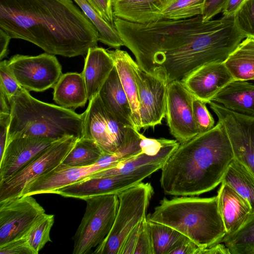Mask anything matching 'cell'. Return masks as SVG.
Returning a JSON list of instances; mask_svg holds the SVG:
<instances>
[{"mask_svg": "<svg viewBox=\"0 0 254 254\" xmlns=\"http://www.w3.org/2000/svg\"><path fill=\"white\" fill-rule=\"evenodd\" d=\"M0 29L68 58L86 55L99 41L96 27L72 0H0Z\"/></svg>", "mask_w": 254, "mask_h": 254, "instance_id": "obj_1", "label": "cell"}, {"mask_svg": "<svg viewBox=\"0 0 254 254\" xmlns=\"http://www.w3.org/2000/svg\"><path fill=\"white\" fill-rule=\"evenodd\" d=\"M245 38L234 16L162 20L152 39L154 70H160L168 83L181 80L201 66L224 63Z\"/></svg>", "mask_w": 254, "mask_h": 254, "instance_id": "obj_2", "label": "cell"}, {"mask_svg": "<svg viewBox=\"0 0 254 254\" xmlns=\"http://www.w3.org/2000/svg\"><path fill=\"white\" fill-rule=\"evenodd\" d=\"M234 155L223 125L180 143L163 165L160 184L165 193L194 196L221 183Z\"/></svg>", "mask_w": 254, "mask_h": 254, "instance_id": "obj_3", "label": "cell"}, {"mask_svg": "<svg viewBox=\"0 0 254 254\" xmlns=\"http://www.w3.org/2000/svg\"><path fill=\"white\" fill-rule=\"evenodd\" d=\"M9 103L10 121L7 142L13 138L25 136L54 140L82 136V114L40 101L23 88Z\"/></svg>", "mask_w": 254, "mask_h": 254, "instance_id": "obj_4", "label": "cell"}, {"mask_svg": "<svg viewBox=\"0 0 254 254\" xmlns=\"http://www.w3.org/2000/svg\"><path fill=\"white\" fill-rule=\"evenodd\" d=\"M147 219L173 228L201 249L221 243L226 235L217 196L164 198Z\"/></svg>", "mask_w": 254, "mask_h": 254, "instance_id": "obj_5", "label": "cell"}, {"mask_svg": "<svg viewBox=\"0 0 254 254\" xmlns=\"http://www.w3.org/2000/svg\"><path fill=\"white\" fill-rule=\"evenodd\" d=\"M153 189L149 183H140L118 194L119 206L112 227L93 254H119L127 235L146 214Z\"/></svg>", "mask_w": 254, "mask_h": 254, "instance_id": "obj_6", "label": "cell"}, {"mask_svg": "<svg viewBox=\"0 0 254 254\" xmlns=\"http://www.w3.org/2000/svg\"><path fill=\"white\" fill-rule=\"evenodd\" d=\"M85 211L72 238L73 254H87L96 248L109 233L117 214L118 194L92 196L85 200Z\"/></svg>", "mask_w": 254, "mask_h": 254, "instance_id": "obj_7", "label": "cell"}, {"mask_svg": "<svg viewBox=\"0 0 254 254\" xmlns=\"http://www.w3.org/2000/svg\"><path fill=\"white\" fill-rule=\"evenodd\" d=\"M82 115V137L95 141L105 154L116 153L138 135L139 131L120 122L105 109L98 94Z\"/></svg>", "mask_w": 254, "mask_h": 254, "instance_id": "obj_8", "label": "cell"}, {"mask_svg": "<svg viewBox=\"0 0 254 254\" xmlns=\"http://www.w3.org/2000/svg\"><path fill=\"white\" fill-rule=\"evenodd\" d=\"M78 138L70 136L55 142L14 175L0 183V202L20 197L29 183L60 165Z\"/></svg>", "mask_w": 254, "mask_h": 254, "instance_id": "obj_9", "label": "cell"}, {"mask_svg": "<svg viewBox=\"0 0 254 254\" xmlns=\"http://www.w3.org/2000/svg\"><path fill=\"white\" fill-rule=\"evenodd\" d=\"M7 64L19 85L28 92L53 88L63 74L55 56L46 53L37 56L15 55Z\"/></svg>", "mask_w": 254, "mask_h": 254, "instance_id": "obj_10", "label": "cell"}, {"mask_svg": "<svg viewBox=\"0 0 254 254\" xmlns=\"http://www.w3.org/2000/svg\"><path fill=\"white\" fill-rule=\"evenodd\" d=\"M139 97L141 128L146 129L162 124L166 116L168 82L159 69L153 72L143 70L135 65Z\"/></svg>", "mask_w": 254, "mask_h": 254, "instance_id": "obj_11", "label": "cell"}, {"mask_svg": "<svg viewBox=\"0 0 254 254\" xmlns=\"http://www.w3.org/2000/svg\"><path fill=\"white\" fill-rule=\"evenodd\" d=\"M208 104L225 128L234 158L254 174V117L233 112L212 101Z\"/></svg>", "mask_w": 254, "mask_h": 254, "instance_id": "obj_12", "label": "cell"}, {"mask_svg": "<svg viewBox=\"0 0 254 254\" xmlns=\"http://www.w3.org/2000/svg\"><path fill=\"white\" fill-rule=\"evenodd\" d=\"M194 98L181 80L169 83L165 117L171 134L180 143L198 134L192 110Z\"/></svg>", "mask_w": 254, "mask_h": 254, "instance_id": "obj_13", "label": "cell"}, {"mask_svg": "<svg viewBox=\"0 0 254 254\" xmlns=\"http://www.w3.org/2000/svg\"><path fill=\"white\" fill-rule=\"evenodd\" d=\"M45 213L33 195L0 202V246L22 236Z\"/></svg>", "mask_w": 254, "mask_h": 254, "instance_id": "obj_14", "label": "cell"}, {"mask_svg": "<svg viewBox=\"0 0 254 254\" xmlns=\"http://www.w3.org/2000/svg\"><path fill=\"white\" fill-rule=\"evenodd\" d=\"M156 171V170L150 169L127 176L85 178L60 189L55 194L84 200L97 195L118 194L142 182Z\"/></svg>", "mask_w": 254, "mask_h": 254, "instance_id": "obj_15", "label": "cell"}, {"mask_svg": "<svg viewBox=\"0 0 254 254\" xmlns=\"http://www.w3.org/2000/svg\"><path fill=\"white\" fill-rule=\"evenodd\" d=\"M58 140L34 136L13 138L7 141L0 157V183L14 175Z\"/></svg>", "mask_w": 254, "mask_h": 254, "instance_id": "obj_16", "label": "cell"}, {"mask_svg": "<svg viewBox=\"0 0 254 254\" xmlns=\"http://www.w3.org/2000/svg\"><path fill=\"white\" fill-rule=\"evenodd\" d=\"M101 157L94 164L82 167L62 165L29 183L21 196L43 193H54L61 188L84 179L92 174L109 168Z\"/></svg>", "mask_w": 254, "mask_h": 254, "instance_id": "obj_17", "label": "cell"}, {"mask_svg": "<svg viewBox=\"0 0 254 254\" xmlns=\"http://www.w3.org/2000/svg\"><path fill=\"white\" fill-rule=\"evenodd\" d=\"M234 80L224 63L206 64L181 81L193 96L208 104L223 88Z\"/></svg>", "mask_w": 254, "mask_h": 254, "instance_id": "obj_18", "label": "cell"}, {"mask_svg": "<svg viewBox=\"0 0 254 254\" xmlns=\"http://www.w3.org/2000/svg\"><path fill=\"white\" fill-rule=\"evenodd\" d=\"M226 235L238 230L252 213L248 202L227 184L221 182L216 195Z\"/></svg>", "mask_w": 254, "mask_h": 254, "instance_id": "obj_19", "label": "cell"}, {"mask_svg": "<svg viewBox=\"0 0 254 254\" xmlns=\"http://www.w3.org/2000/svg\"><path fill=\"white\" fill-rule=\"evenodd\" d=\"M98 94L108 112L120 122L135 128L130 103L115 65Z\"/></svg>", "mask_w": 254, "mask_h": 254, "instance_id": "obj_20", "label": "cell"}, {"mask_svg": "<svg viewBox=\"0 0 254 254\" xmlns=\"http://www.w3.org/2000/svg\"><path fill=\"white\" fill-rule=\"evenodd\" d=\"M86 55L81 73L90 100L98 93L115 66V63L108 51L102 47L91 48Z\"/></svg>", "mask_w": 254, "mask_h": 254, "instance_id": "obj_21", "label": "cell"}, {"mask_svg": "<svg viewBox=\"0 0 254 254\" xmlns=\"http://www.w3.org/2000/svg\"><path fill=\"white\" fill-rule=\"evenodd\" d=\"M174 0H113L115 17L144 23L159 20L161 13Z\"/></svg>", "mask_w": 254, "mask_h": 254, "instance_id": "obj_22", "label": "cell"}, {"mask_svg": "<svg viewBox=\"0 0 254 254\" xmlns=\"http://www.w3.org/2000/svg\"><path fill=\"white\" fill-rule=\"evenodd\" d=\"M108 52L113 59L123 87L130 103L134 127L139 131L141 128L138 87L135 75L136 62L127 51L116 49Z\"/></svg>", "mask_w": 254, "mask_h": 254, "instance_id": "obj_23", "label": "cell"}, {"mask_svg": "<svg viewBox=\"0 0 254 254\" xmlns=\"http://www.w3.org/2000/svg\"><path fill=\"white\" fill-rule=\"evenodd\" d=\"M233 112L254 117V84L233 80L211 100Z\"/></svg>", "mask_w": 254, "mask_h": 254, "instance_id": "obj_24", "label": "cell"}, {"mask_svg": "<svg viewBox=\"0 0 254 254\" xmlns=\"http://www.w3.org/2000/svg\"><path fill=\"white\" fill-rule=\"evenodd\" d=\"M53 100L59 106L70 109L84 106L88 99L81 73L63 74L53 87Z\"/></svg>", "mask_w": 254, "mask_h": 254, "instance_id": "obj_25", "label": "cell"}, {"mask_svg": "<svg viewBox=\"0 0 254 254\" xmlns=\"http://www.w3.org/2000/svg\"><path fill=\"white\" fill-rule=\"evenodd\" d=\"M224 64L234 80H254V38H245Z\"/></svg>", "mask_w": 254, "mask_h": 254, "instance_id": "obj_26", "label": "cell"}, {"mask_svg": "<svg viewBox=\"0 0 254 254\" xmlns=\"http://www.w3.org/2000/svg\"><path fill=\"white\" fill-rule=\"evenodd\" d=\"M249 203L254 212V174L236 159L228 167L222 180Z\"/></svg>", "mask_w": 254, "mask_h": 254, "instance_id": "obj_27", "label": "cell"}, {"mask_svg": "<svg viewBox=\"0 0 254 254\" xmlns=\"http://www.w3.org/2000/svg\"><path fill=\"white\" fill-rule=\"evenodd\" d=\"M104 153L92 139L81 137L65 157L61 164L70 167H82L95 164Z\"/></svg>", "mask_w": 254, "mask_h": 254, "instance_id": "obj_28", "label": "cell"}, {"mask_svg": "<svg viewBox=\"0 0 254 254\" xmlns=\"http://www.w3.org/2000/svg\"><path fill=\"white\" fill-rule=\"evenodd\" d=\"M95 26L99 41L113 48L124 46L115 27L105 20L86 0H73Z\"/></svg>", "mask_w": 254, "mask_h": 254, "instance_id": "obj_29", "label": "cell"}, {"mask_svg": "<svg viewBox=\"0 0 254 254\" xmlns=\"http://www.w3.org/2000/svg\"><path fill=\"white\" fill-rule=\"evenodd\" d=\"M221 242L231 254H254V212L238 230L226 235Z\"/></svg>", "mask_w": 254, "mask_h": 254, "instance_id": "obj_30", "label": "cell"}, {"mask_svg": "<svg viewBox=\"0 0 254 254\" xmlns=\"http://www.w3.org/2000/svg\"><path fill=\"white\" fill-rule=\"evenodd\" d=\"M148 222L154 254H169L186 237L179 232L167 225L148 220Z\"/></svg>", "mask_w": 254, "mask_h": 254, "instance_id": "obj_31", "label": "cell"}, {"mask_svg": "<svg viewBox=\"0 0 254 254\" xmlns=\"http://www.w3.org/2000/svg\"><path fill=\"white\" fill-rule=\"evenodd\" d=\"M205 2V0H174L162 11L159 20L185 19L202 15Z\"/></svg>", "mask_w": 254, "mask_h": 254, "instance_id": "obj_32", "label": "cell"}, {"mask_svg": "<svg viewBox=\"0 0 254 254\" xmlns=\"http://www.w3.org/2000/svg\"><path fill=\"white\" fill-rule=\"evenodd\" d=\"M55 216L46 213L40 216L24 234L28 239L35 254L49 242H51L50 234L54 223Z\"/></svg>", "mask_w": 254, "mask_h": 254, "instance_id": "obj_33", "label": "cell"}, {"mask_svg": "<svg viewBox=\"0 0 254 254\" xmlns=\"http://www.w3.org/2000/svg\"><path fill=\"white\" fill-rule=\"evenodd\" d=\"M234 17L237 28L245 37L254 38V0H245Z\"/></svg>", "mask_w": 254, "mask_h": 254, "instance_id": "obj_34", "label": "cell"}, {"mask_svg": "<svg viewBox=\"0 0 254 254\" xmlns=\"http://www.w3.org/2000/svg\"><path fill=\"white\" fill-rule=\"evenodd\" d=\"M206 104L195 97L193 100V117L198 134L207 131L215 126L214 118L208 110Z\"/></svg>", "mask_w": 254, "mask_h": 254, "instance_id": "obj_35", "label": "cell"}, {"mask_svg": "<svg viewBox=\"0 0 254 254\" xmlns=\"http://www.w3.org/2000/svg\"><path fill=\"white\" fill-rule=\"evenodd\" d=\"M22 89L8 67L7 60L0 61V89L4 93L8 102Z\"/></svg>", "mask_w": 254, "mask_h": 254, "instance_id": "obj_36", "label": "cell"}, {"mask_svg": "<svg viewBox=\"0 0 254 254\" xmlns=\"http://www.w3.org/2000/svg\"><path fill=\"white\" fill-rule=\"evenodd\" d=\"M133 254H154L150 228L146 217L140 223L139 232Z\"/></svg>", "mask_w": 254, "mask_h": 254, "instance_id": "obj_37", "label": "cell"}, {"mask_svg": "<svg viewBox=\"0 0 254 254\" xmlns=\"http://www.w3.org/2000/svg\"><path fill=\"white\" fill-rule=\"evenodd\" d=\"M0 254H35L26 235L0 246Z\"/></svg>", "mask_w": 254, "mask_h": 254, "instance_id": "obj_38", "label": "cell"}, {"mask_svg": "<svg viewBox=\"0 0 254 254\" xmlns=\"http://www.w3.org/2000/svg\"><path fill=\"white\" fill-rule=\"evenodd\" d=\"M139 136V145L142 152L150 156L156 155L163 147L171 144L177 140L164 138H147L140 132Z\"/></svg>", "mask_w": 254, "mask_h": 254, "instance_id": "obj_39", "label": "cell"}, {"mask_svg": "<svg viewBox=\"0 0 254 254\" xmlns=\"http://www.w3.org/2000/svg\"><path fill=\"white\" fill-rule=\"evenodd\" d=\"M107 22L115 26L113 0H86Z\"/></svg>", "mask_w": 254, "mask_h": 254, "instance_id": "obj_40", "label": "cell"}, {"mask_svg": "<svg viewBox=\"0 0 254 254\" xmlns=\"http://www.w3.org/2000/svg\"><path fill=\"white\" fill-rule=\"evenodd\" d=\"M227 0H205L202 18L203 21L212 19L222 11Z\"/></svg>", "mask_w": 254, "mask_h": 254, "instance_id": "obj_41", "label": "cell"}, {"mask_svg": "<svg viewBox=\"0 0 254 254\" xmlns=\"http://www.w3.org/2000/svg\"><path fill=\"white\" fill-rule=\"evenodd\" d=\"M10 114H0V157L4 151L7 143Z\"/></svg>", "mask_w": 254, "mask_h": 254, "instance_id": "obj_42", "label": "cell"}, {"mask_svg": "<svg viewBox=\"0 0 254 254\" xmlns=\"http://www.w3.org/2000/svg\"><path fill=\"white\" fill-rule=\"evenodd\" d=\"M199 249L194 243L186 237L169 254H197Z\"/></svg>", "mask_w": 254, "mask_h": 254, "instance_id": "obj_43", "label": "cell"}, {"mask_svg": "<svg viewBox=\"0 0 254 254\" xmlns=\"http://www.w3.org/2000/svg\"><path fill=\"white\" fill-rule=\"evenodd\" d=\"M245 0H227L222 12L223 16H234Z\"/></svg>", "mask_w": 254, "mask_h": 254, "instance_id": "obj_44", "label": "cell"}, {"mask_svg": "<svg viewBox=\"0 0 254 254\" xmlns=\"http://www.w3.org/2000/svg\"><path fill=\"white\" fill-rule=\"evenodd\" d=\"M197 254H231L229 249L221 242L212 246L199 249Z\"/></svg>", "mask_w": 254, "mask_h": 254, "instance_id": "obj_45", "label": "cell"}, {"mask_svg": "<svg viewBox=\"0 0 254 254\" xmlns=\"http://www.w3.org/2000/svg\"><path fill=\"white\" fill-rule=\"evenodd\" d=\"M11 38L0 29V60L5 58L8 53V45Z\"/></svg>", "mask_w": 254, "mask_h": 254, "instance_id": "obj_46", "label": "cell"}, {"mask_svg": "<svg viewBox=\"0 0 254 254\" xmlns=\"http://www.w3.org/2000/svg\"><path fill=\"white\" fill-rule=\"evenodd\" d=\"M0 114H10L9 102L4 93L0 89Z\"/></svg>", "mask_w": 254, "mask_h": 254, "instance_id": "obj_47", "label": "cell"}]
</instances>
